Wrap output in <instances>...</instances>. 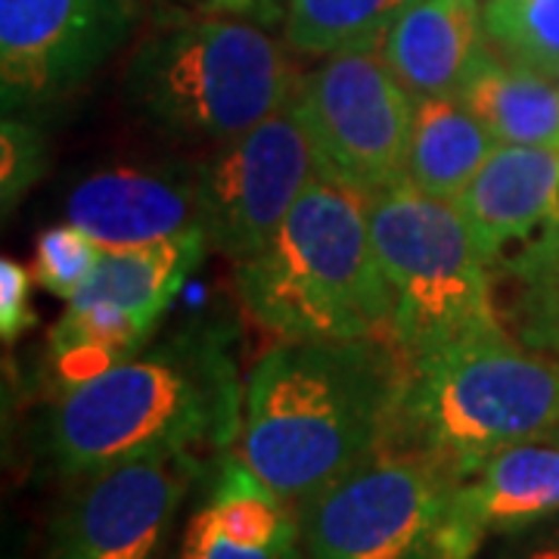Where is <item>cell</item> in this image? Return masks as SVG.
Wrapping results in <instances>:
<instances>
[{
    "label": "cell",
    "instance_id": "cell-20",
    "mask_svg": "<svg viewBox=\"0 0 559 559\" xmlns=\"http://www.w3.org/2000/svg\"><path fill=\"white\" fill-rule=\"evenodd\" d=\"M498 274L510 286L500 320L510 336L559 364V215L498 261Z\"/></svg>",
    "mask_w": 559,
    "mask_h": 559
},
{
    "label": "cell",
    "instance_id": "cell-24",
    "mask_svg": "<svg viewBox=\"0 0 559 559\" xmlns=\"http://www.w3.org/2000/svg\"><path fill=\"white\" fill-rule=\"evenodd\" d=\"M47 140L38 124L22 116H3L0 124V205L3 218L25 200V193L47 171Z\"/></svg>",
    "mask_w": 559,
    "mask_h": 559
},
{
    "label": "cell",
    "instance_id": "cell-8",
    "mask_svg": "<svg viewBox=\"0 0 559 559\" xmlns=\"http://www.w3.org/2000/svg\"><path fill=\"white\" fill-rule=\"evenodd\" d=\"M212 246L202 230L171 240L106 249L50 333V364L66 385L138 355Z\"/></svg>",
    "mask_w": 559,
    "mask_h": 559
},
{
    "label": "cell",
    "instance_id": "cell-17",
    "mask_svg": "<svg viewBox=\"0 0 559 559\" xmlns=\"http://www.w3.org/2000/svg\"><path fill=\"white\" fill-rule=\"evenodd\" d=\"M460 507L481 538L522 535L559 516V441H520L460 479Z\"/></svg>",
    "mask_w": 559,
    "mask_h": 559
},
{
    "label": "cell",
    "instance_id": "cell-27",
    "mask_svg": "<svg viewBox=\"0 0 559 559\" xmlns=\"http://www.w3.org/2000/svg\"><path fill=\"white\" fill-rule=\"evenodd\" d=\"M252 3H259V0H205V7H209L212 13H242V10H249Z\"/></svg>",
    "mask_w": 559,
    "mask_h": 559
},
{
    "label": "cell",
    "instance_id": "cell-26",
    "mask_svg": "<svg viewBox=\"0 0 559 559\" xmlns=\"http://www.w3.org/2000/svg\"><path fill=\"white\" fill-rule=\"evenodd\" d=\"M507 559H559V532L557 535H544V538L525 540Z\"/></svg>",
    "mask_w": 559,
    "mask_h": 559
},
{
    "label": "cell",
    "instance_id": "cell-2",
    "mask_svg": "<svg viewBox=\"0 0 559 559\" xmlns=\"http://www.w3.org/2000/svg\"><path fill=\"white\" fill-rule=\"evenodd\" d=\"M242 399L234 333L190 323L66 385L47 419V451L62 476L79 479L159 454H227L240 439Z\"/></svg>",
    "mask_w": 559,
    "mask_h": 559
},
{
    "label": "cell",
    "instance_id": "cell-13",
    "mask_svg": "<svg viewBox=\"0 0 559 559\" xmlns=\"http://www.w3.org/2000/svg\"><path fill=\"white\" fill-rule=\"evenodd\" d=\"M66 221L103 249H131L200 230V162L112 165L66 193Z\"/></svg>",
    "mask_w": 559,
    "mask_h": 559
},
{
    "label": "cell",
    "instance_id": "cell-19",
    "mask_svg": "<svg viewBox=\"0 0 559 559\" xmlns=\"http://www.w3.org/2000/svg\"><path fill=\"white\" fill-rule=\"evenodd\" d=\"M460 100L498 143L559 150V84L491 50Z\"/></svg>",
    "mask_w": 559,
    "mask_h": 559
},
{
    "label": "cell",
    "instance_id": "cell-28",
    "mask_svg": "<svg viewBox=\"0 0 559 559\" xmlns=\"http://www.w3.org/2000/svg\"><path fill=\"white\" fill-rule=\"evenodd\" d=\"M550 436H554V439L559 441V429H554V432H550Z\"/></svg>",
    "mask_w": 559,
    "mask_h": 559
},
{
    "label": "cell",
    "instance_id": "cell-3",
    "mask_svg": "<svg viewBox=\"0 0 559 559\" xmlns=\"http://www.w3.org/2000/svg\"><path fill=\"white\" fill-rule=\"evenodd\" d=\"M237 293L261 330L286 342L392 336L395 296L370 237L367 200L318 178L255 255Z\"/></svg>",
    "mask_w": 559,
    "mask_h": 559
},
{
    "label": "cell",
    "instance_id": "cell-9",
    "mask_svg": "<svg viewBox=\"0 0 559 559\" xmlns=\"http://www.w3.org/2000/svg\"><path fill=\"white\" fill-rule=\"evenodd\" d=\"M289 103L311 138L323 178L364 200L404 183L414 97L380 50L323 57L296 81Z\"/></svg>",
    "mask_w": 559,
    "mask_h": 559
},
{
    "label": "cell",
    "instance_id": "cell-1",
    "mask_svg": "<svg viewBox=\"0 0 559 559\" xmlns=\"http://www.w3.org/2000/svg\"><path fill=\"white\" fill-rule=\"evenodd\" d=\"M407 377L392 336L280 340L246 377L234 454L299 507L389 441Z\"/></svg>",
    "mask_w": 559,
    "mask_h": 559
},
{
    "label": "cell",
    "instance_id": "cell-4",
    "mask_svg": "<svg viewBox=\"0 0 559 559\" xmlns=\"http://www.w3.org/2000/svg\"><path fill=\"white\" fill-rule=\"evenodd\" d=\"M296 81L286 50L267 32L202 16L140 44L124 69V103L162 138L218 146L283 109Z\"/></svg>",
    "mask_w": 559,
    "mask_h": 559
},
{
    "label": "cell",
    "instance_id": "cell-14",
    "mask_svg": "<svg viewBox=\"0 0 559 559\" xmlns=\"http://www.w3.org/2000/svg\"><path fill=\"white\" fill-rule=\"evenodd\" d=\"M301 544L299 510L227 451L187 522L178 559H301Z\"/></svg>",
    "mask_w": 559,
    "mask_h": 559
},
{
    "label": "cell",
    "instance_id": "cell-25",
    "mask_svg": "<svg viewBox=\"0 0 559 559\" xmlns=\"http://www.w3.org/2000/svg\"><path fill=\"white\" fill-rule=\"evenodd\" d=\"M38 280L28 274L20 261H0V336L3 342H16L22 333H28L38 318L32 311V286Z\"/></svg>",
    "mask_w": 559,
    "mask_h": 559
},
{
    "label": "cell",
    "instance_id": "cell-21",
    "mask_svg": "<svg viewBox=\"0 0 559 559\" xmlns=\"http://www.w3.org/2000/svg\"><path fill=\"white\" fill-rule=\"evenodd\" d=\"M414 0H289L286 40L311 57L380 50L382 38Z\"/></svg>",
    "mask_w": 559,
    "mask_h": 559
},
{
    "label": "cell",
    "instance_id": "cell-29",
    "mask_svg": "<svg viewBox=\"0 0 559 559\" xmlns=\"http://www.w3.org/2000/svg\"><path fill=\"white\" fill-rule=\"evenodd\" d=\"M557 84H559V81H557Z\"/></svg>",
    "mask_w": 559,
    "mask_h": 559
},
{
    "label": "cell",
    "instance_id": "cell-18",
    "mask_svg": "<svg viewBox=\"0 0 559 559\" xmlns=\"http://www.w3.org/2000/svg\"><path fill=\"white\" fill-rule=\"evenodd\" d=\"M498 140L460 97H414L404 180L423 193L457 202Z\"/></svg>",
    "mask_w": 559,
    "mask_h": 559
},
{
    "label": "cell",
    "instance_id": "cell-23",
    "mask_svg": "<svg viewBox=\"0 0 559 559\" xmlns=\"http://www.w3.org/2000/svg\"><path fill=\"white\" fill-rule=\"evenodd\" d=\"M103 252L100 242L69 221L47 227L35 242V280L57 299L69 301L97 271Z\"/></svg>",
    "mask_w": 559,
    "mask_h": 559
},
{
    "label": "cell",
    "instance_id": "cell-10",
    "mask_svg": "<svg viewBox=\"0 0 559 559\" xmlns=\"http://www.w3.org/2000/svg\"><path fill=\"white\" fill-rule=\"evenodd\" d=\"M318 178V153L299 112L286 103L200 162V230L221 255L249 259Z\"/></svg>",
    "mask_w": 559,
    "mask_h": 559
},
{
    "label": "cell",
    "instance_id": "cell-16",
    "mask_svg": "<svg viewBox=\"0 0 559 559\" xmlns=\"http://www.w3.org/2000/svg\"><path fill=\"white\" fill-rule=\"evenodd\" d=\"M454 205L481 255L498 267L510 242L528 240L559 215V150L498 143Z\"/></svg>",
    "mask_w": 559,
    "mask_h": 559
},
{
    "label": "cell",
    "instance_id": "cell-11",
    "mask_svg": "<svg viewBox=\"0 0 559 559\" xmlns=\"http://www.w3.org/2000/svg\"><path fill=\"white\" fill-rule=\"evenodd\" d=\"M134 0H0L3 112L66 100L128 44Z\"/></svg>",
    "mask_w": 559,
    "mask_h": 559
},
{
    "label": "cell",
    "instance_id": "cell-6",
    "mask_svg": "<svg viewBox=\"0 0 559 559\" xmlns=\"http://www.w3.org/2000/svg\"><path fill=\"white\" fill-rule=\"evenodd\" d=\"M370 237L392 283V342L417 364L460 342L507 333L495 264L451 200L395 183L367 200Z\"/></svg>",
    "mask_w": 559,
    "mask_h": 559
},
{
    "label": "cell",
    "instance_id": "cell-7",
    "mask_svg": "<svg viewBox=\"0 0 559 559\" xmlns=\"http://www.w3.org/2000/svg\"><path fill=\"white\" fill-rule=\"evenodd\" d=\"M296 510L311 559H473L485 540L463 516L460 476L399 441Z\"/></svg>",
    "mask_w": 559,
    "mask_h": 559
},
{
    "label": "cell",
    "instance_id": "cell-12",
    "mask_svg": "<svg viewBox=\"0 0 559 559\" xmlns=\"http://www.w3.org/2000/svg\"><path fill=\"white\" fill-rule=\"evenodd\" d=\"M200 476L197 454H159L81 476L50 525L47 559H159Z\"/></svg>",
    "mask_w": 559,
    "mask_h": 559
},
{
    "label": "cell",
    "instance_id": "cell-22",
    "mask_svg": "<svg viewBox=\"0 0 559 559\" xmlns=\"http://www.w3.org/2000/svg\"><path fill=\"white\" fill-rule=\"evenodd\" d=\"M481 16L500 60L559 81V0H485Z\"/></svg>",
    "mask_w": 559,
    "mask_h": 559
},
{
    "label": "cell",
    "instance_id": "cell-15",
    "mask_svg": "<svg viewBox=\"0 0 559 559\" xmlns=\"http://www.w3.org/2000/svg\"><path fill=\"white\" fill-rule=\"evenodd\" d=\"M488 53L481 0H414L380 44L411 97H460Z\"/></svg>",
    "mask_w": 559,
    "mask_h": 559
},
{
    "label": "cell",
    "instance_id": "cell-5",
    "mask_svg": "<svg viewBox=\"0 0 559 559\" xmlns=\"http://www.w3.org/2000/svg\"><path fill=\"white\" fill-rule=\"evenodd\" d=\"M559 429V364L507 333L411 364L389 441L469 476L498 451Z\"/></svg>",
    "mask_w": 559,
    "mask_h": 559
}]
</instances>
